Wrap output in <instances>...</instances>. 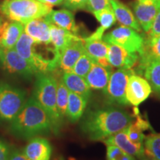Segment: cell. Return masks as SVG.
<instances>
[{
    "label": "cell",
    "mask_w": 160,
    "mask_h": 160,
    "mask_svg": "<svg viewBox=\"0 0 160 160\" xmlns=\"http://www.w3.org/2000/svg\"><path fill=\"white\" fill-rule=\"evenodd\" d=\"M128 137L131 142L134 143H143L145 139V136L143 131H141L134 123H131L125 129Z\"/></svg>",
    "instance_id": "31"
},
{
    "label": "cell",
    "mask_w": 160,
    "mask_h": 160,
    "mask_svg": "<svg viewBox=\"0 0 160 160\" xmlns=\"http://www.w3.org/2000/svg\"><path fill=\"white\" fill-rule=\"evenodd\" d=\"M69 91L67 87L63 83L61 79L57 82V105L59 114L62 119H64V117H66V111H67L68 102Z\"/></svg>",
    "instance_id": "28"
},
{
    "label": "cell",
    "mask_w": 160,
    "mask_h": 160,
    "mask_svg": "<svg viewBox=\"0 0 160 160\" xmlns=\"http://www.w3.org/2000/svg\"><path fill=\"white\" fill-rule=\"evenodd\" d=\"M152 88L148 80L133 73L129 77L126 88V97L129 104L137 107L151 93Z\"/></svg>",
    "instance_id": "10"
},
{
    "label": "cell",
    "mask_w": 160,
    "mask_h": 160,
    "mask_svg": "<svg viewBox=\"0 0 160 160\" xmlns=\"http://www.w3.org/2000/svg\"><path fill=\"white\" fill-rule=\"evenodd\" d=\"M133 119L126 111L111 106L88 111L82 120L80 128L91 141H103L125 130L133 122Z\"/></svg>",
    "instance_id": "1"
},
{
    "label": "cell",
    "mask_w": 160,
    "mask_h": 160,
    "mask_svg": "<svg viewBox=\"0 0 160 160\" xmlns=\"http://www.w3.org/2000/svg\"><path fill=\"white\" fill-rule=\"evenodd\" d=\"M93 13L97 21L99 22L100 26L103 28L105 31L110 28L112 25H114L117 21L111 6L108 8L102 10V11L93 12Z\"/></svg>",
    "instance_id": "30"
},
{
    "label": "cell",
    "mask_w": 160,
    "mask_h": 160,
    "mask_svg": "<svg viewBox=\"0 0 160 160\" xmlns=\"http://www.w3.org/2000/svg\"><path fill=\"white\" fill-rule=\"evenodd\" d=\"M0 65L6 73L23 79H30L37 74L31 64L21 57L14 48H0Z\"/></svg>",
    "instance_id": "9"
},
{
    "label": "cell",
    "mask_w": 160,
    "mask_h": 160,
    "mask_svg": "<svg viewBox=\"0 0 160 160\" xmlns=\"http://www.w3.org/2000/svg\"><path fill=\"white\" fill-rule=\"evenodd\" d=\"M144 76L151 88L160 97V61H153L146 66Z\"/></svg>",
    "instance_id": "26"
},
{
    "label": "cell",
    "mask_w": 160,
    "mask_h": 160,
    "mask_svg": "<svg viewBox=\"0 0 160 160\" xmlns=\"http://www.w3.org/2000/svg\"><path fill=\"white\" fill-rule=\"evenodd\" d=\"M37 1L52 8L53 6L62 5L63 3L64 0H37Z\"/></svg>",
    "instance_id": "40"
},
{
    "label": "cell",
    "mask_w": 160,
    "mask_h": 160,
    "mask_svg": "<svg viewBox=\"0 0 160 160\" xmlns=\"http://www.w3.org/2000/svg\"><path fill=\"white\" fill-rule=\"evenodd\" d=\"M145 154L151 160H160V133H151L145 137Z\"/></svg>",
    "instance_id": "27"
},
{
    "label": "cell",
    "mask_w": 160,
    "mask_h": 160,
    "mask_svg": "<svg viewBox=\"0 0 160 160\" xmlns=\"http://www.w3.org/2000/svg\"><path fill=\"white\" fill-rule=\"evenodd\" d=\"M61 79L70 92L81 95L88 100L91 97V88L86 82L85 78L79 77L73 72H64Z\"/></svg>",
    "instance_id": "23"
},
{
    "label": "cell",
    "mask_w": 160,
    "mask_h": 160,
    "mask_svg": "<svg viewBox=\"0 0 160 160\" xmlns=\"http://www.w3.org/2000/svg\"><path fill=\"white\" fill-rule=\"evenodd\" d=\"M25 31L24 24L17 21L4 22L0 26V48H13Z\"/></svg>",
    "instance_id": "16"
},
{
    "label": "cell",
    "mask_w": 160,
    "mask_h": 160,
    "mask_svg": "<svg viewBox=\"0 0 160 160\" xmlns=\"http://www.w3.org/2000/svg\"><path fill=\"white\" fill-rule=\"evenodd\" d=\"M8 160H31L22 151L15 149L11 151Z\"/></svg>",
    "instance_id": "39"
},
{
    "label": "cell",
    "mask_w": 160,
    "mask_h": 160,
    "mask_svg": "<svg viewBox=\"0 0 160 160\" xmlns=\"http://www.w3.org/2000/svg\"><path fill=\"white\" fill-rule=\"evenodd\" d=\"M85 51L84 39L75 40L61 52L59 68L66 73L72 72L76 62Z\"/></svg>",
    "instance_id": "15"
},
{
    "label": "cell",
    "mask_w": 160,
    "mask_h": 160,
    "mask_svg": "<svg viewBox=\"0 0 160 160\" xmlns=\"http://www.w3.org/2000/svg\"><path fill=\"white\" fill-rule=\"evenodd\" d=\"M139 65L134 70L136 74L142 75L146 66L153 61H160V35L145 39L142 53L139 55Z\"/></svg>",
    "instance_id": "13"
},
{
    "label": "cell",
    "mask_w": 160,
    "mask_h": 160,
    "mask_svg": "<svg viewBox=\"0 0 160 160\" xmlns=\"http://www.w3.org/2000/svg\"><path fill=\"white\" fill-rule=\"evenodd\" d=\"M25 101L26 93L22 89L0 81V121L11 122Z\"/></svg>",
    "instance_id": "6"
},
{
    "label": "cell",
    "mask_w": 160,
    "mask_h": 160,
    "mask_svg": "<svg viewBox=\"0 0 160 160\" xmlns=\"http://www.w3.org/2000/svg\"><path fill=\"white\" fill-rule=\"evenodd\" d=\"M112 73V68H106L93 62L85 79L91 89L105 91Z\"/></svg>",
    "instance_id": "18"
},
{
    "label": "cell",
    "mask_w": 160,
    "mask_h": 160,
    "mask_svg": "<svg viewBox=\"0 0 160 160\" xmlns=\"http://www.w3.org/2000/svg\"><path fill=\"white\" fill-rule=\"evenodd\" d=\"M80 37L67 30L62 29L51 23V44L60 53L75 40Z\"/></svg>",
    "instance_id": "25"
},
{
    "label": "cell",
    "mask_w": 160,
    "mask_h": 160,
    "mask_svg": "<svg viewBox=\"0 0 160 160\" xmlns=\"http://www.w3.org/2000/svg\"><path fill=\"white\" fill-rule=\"evenodd\" d=\"M85 48L86 52L94 60L95 62L104 67L112 68L108 59V44L102 39L85 41Z\"/></svg>",
    "instance_id": "22"
},
{
    "label": "cell",
    "mask_w": 160,
    "mask_h": 160,
    "mask_svg": "<svg viewBox=\"0 0 160 160\" xmlns=\"http://www.w3.org/2000/svg\"><path fill=\"white\" fill-rule=\"evenodd\" d=\"M136 73L134 70L119 68L111 73L107 88L103 91L106 102L111 106L129 105L126 97V88L129 77Z\"/></svg>",
    "instance_id": "7"
},
{
    "label": "cell",
    "mask_w": 160,
    "mask_h": 160,
    "mask_svg": "<svg viewBox=\"0 0 160 160\" xmlns=\"http://www.w3.org/2000/svg\"><path fill=\"white\" fill-rule=\"evenodd\" d=\"M108 59L111 67L132 69L139 62V56L114 44H108Z\"/></svg>",
    "instance_id": "12"
},
{
    "label": "cell",
    "mask_w": 160,
    "mask_h": 160,
    "mask_svg": "<svg viewBox=\"0 0 160 160\" xmlns=\"http://www.w3.org/2000/svg\"><path fill=\"white\" fill-rule=\"evenodd\" d=\"M111 7L109 0H88V11L92 13Z\"/></svg>",
    "instance_id": "33"
},
{
    "label": "cell",
    "mask_w": 160,
    "mask_h": 160,
    "mask_svg": "<svg viewBox=\"0 0 160 160\" xmlns=\"http://www.w3.org/2000/svg\"><path fill=\"white\" fill-rule=\"evenodd\" d=\"M63 5L66 8L71 11H88V0H64Z\"/></svg>",
    "instance_id": "32"
},
{
    "label": "cell",
    "mask_w": 160,
    "mask_h": 160,
    "mask_svg": "<svg viewBox=\"0 0 160 160\" xmlns=\"http://www.w3.org/2000/svg\"><path fill=\"white\" fill-rule=\"evenodd\" d=\"M147 33L148 37H156V36L160 35V5L157 16H156L154 21H153V25H152L148 33Z\"/></svg>",
    "instance_id": "36"
},
{
    "label": "cell",
    "mask_w": 160,
    "mask_h": 160,
    "mask_svg": "<svg viewBox=\"0 0 160 160\" xmlns=\"http://www.w3.org/2000/svg\"><path fill=\"white\" fill-rule=\"evenodd\" d=\"M25 33L38 43L51 44V22L45 17L38 18L25 25Z\"/></svg>",
    "instance_id": "17"
},
{
    "label": "cell",
    "mask_w": 160,
    "mask_h": 160,
    "mask_svg": "<svg viewBox=\"0 0 160 160\" xmlns=\"http://www.w3.org/2000/svg\"><path fill=\"white\" fill-rule=\"evenodd\" d=\"M94 62V60L85 51L76 62L72 72L79 77L85 78L91 70L92 65Z\"/></svg>",
    "instance_id": "29"
},
{
    "label": "cell",
    "mask_w": 160,
    "mask_h": 160,
    "mask_svg": "<svg viewBox=\"0 0 160 160\" xmlns=\"http://www.w3.org/2000/svg\"><path fill=\"white\" fill-rule=\"evenodd\" d=\"M103 41L108 44H114L132 53H142L145 39L139 32L131 28L119 26L107 34L104 35Z\"/></svg>",
    "instance_id": "8"
},
{
    "label": "cell",
    "mask_w": 160,
    "mask_h": 160,
    "mask_svg": "<svg viewBox=\"0 0 160 160\" xmlns=\"http://www.w3.org/2000/svg\"><path fill=\"white\" fill-rule=\"evenodd\" d=\"M125 152L115 145H107L106 160H119Z\"/></svg>",
    "instance_id": "34"
},
{
    "label": "cell",
    "mask_w": 160,
    "mask_h": 160,
    "mask_svg": "<svg viewBox=\"0 0 160 160\" xmlns=\"http://www.w3.org/2000/svg\"><path fill=\"white\" fill-rule=\"evenodd\" d=\"M119 160H137V159H136L135 157H133V156L128 154V153H125L122 156L121 158H120Z\"/></svg>",
    "instance_id": "41"
},
{
    "label": "cell",
    "mask_w": 160,
    "mask_h": 160,
    "mask_svg": "<svg viewBox=\"0 0 160 160\" xmlns=\"http://www.w3.org/2000/svg\"><path fill=\"white\" fill-rule=\"evenodd\" d=\"M142 160H151V159H149V158H144V159H142Z\"/></svg>",
    "instance_id": "43"
},
{
    "label": "cell",
    "mask_w": 160,
    "mask_h": 160,
    "mask_svg": "<svg viewBox=\"0 0 160 160\" xmlns=\"http://www.w3.org/2000/svg\"><path fill=\"white\" fill-rule=\"evenodd\" d=\"M160 0H147L145 2H136L133 11L140 27L146 33H148L153 25L159 10Z\"/></svg>",
    "instance_id": "11"
},
{
    "label": "cell",
    "mask_w": 160,
    "mask_h": 160,
    "mask_svg": "<svg viewBox=\"0 0 160 160\" xmlns=\"http://www.w3.org/2000/svg\"><path fill=\"white\" fill-rule=\"evenodd\" d=\"M138 2H145L147 1V0H137Z\"/></svg>",
    "instance_id": "44"
},
{
    "label": "cell",
    "mask_w": 160,
    "mask_h": 160,
    "mask_svg": "<svg viewBox=\"0 0 160 160\" xmlns=\"http://www.w3.org/2000/svg\"><path fill=\"white\" fill-rule=\"evenodd\" d=\"M37 75L33 97L48 115L52 124V131L58 134L63 122L59 114L57 105L58 79L50 73Z\"/></svg>",
    "instance_id": "4"
},
{
    "label": "cell",
    "mask_w": 160,
    "mask_h": 160,
    "mask_svg": "<svg viewBox=\"0 0 160 160\" xmlns=\"http://www.w3.org/2000/svg\"><path fill=\"white\" fill-rule=\"evenodd\" d=\"M22 151L31 160H51L52 147L47 139L34 137L30 140Z\"/></svg>",
    "instance_id": "19"
},
{
    "label": "cell",
    "mask_w": 160,
    "mask_h": 160,
    "mask_svg": "<svg viewBox=\"0 0 160 160\" xmlns=\"http://www.w3.org/2000/svg\"><path fill=\"white\" fill-rule=\"evenodd\" d=\"M105 31V30L100 26V27H99L97 30H96L95 32H93V33H92L91 35H90L89 37L85 38L84 40H85V41H93V40L102 39Z\"/></svg>",
    "instance_id": "38"
},
{
    "label": "cell",
    "mask_w": 160,
    "mask_h": 160,
    "mask_svg": "<svg viewBox=\"0 0 160 160\" xmlns=\"http://www.w3.org/2000/svg\"><path fill=\"white\" fill-rule=\"evenodd\" d=\"M45 18L49 22L61 28L67 30L77 35L78 28L76 24L74 16L68 9L52 11Z\"/></svg>",
    "instance_id": "21"
},
{
    "label": "cell",
    "mask_w": 160,
    "mask_h": 160,
    "mask_svg": "<svg viewBox=\"0 0 160 160\" xmlns=\"http://www.w3.org/2000/svg\"><path fill=\"white\" fill-rule=\"evenodd\" d=\"M10 123L12 134L24 139L52 131L48 115L33 97L26 100L22 108Z\"/></svg>",
    "instance_id": "2"
},
{
    "label": "cell",
    "mask_w": 160,
    "mask_h": 160,
    "mask_svg": "<svg viewBox=\"0 0 160 160\" xmlns=\"http://www.w3.org/2000/svg\"><path fill=\"white\" fill-rule=\"evenodd\" d=\"M17 52L31 64L37 74L51 73L59 68L61 53L53 46L25 40L18 46Z\"/></svg>",
    "instance_id": "3"
},
{
    "label": "cell",
    "mask_w": 160,
    "mask_h": 160,
    "mask_svg": "<svg viewBox=\"0 0 160 160\" xmlns=\"http://www.w3.org/2000/svg\"><path fill=\"white\" fill-rule=\"evenodd\" d=\"M109 2L115 14L116 19L120 25L131 28L138 32L142 31V28L136 19L135 15L132 13L128 6L119 0H109Z\"/></svg>",
    "instance_id": "20"
},
{
    "label": "cell",
    "mask_w": 160,
    "mask_h": 160,
    "mask_svg": "<svg viewBox=\"0 0 160 160\" xmlns=\"http://www.w3.org/2000/svg\"><path fill=\"white\" fill-rule=\"evenodd\" d=\"M4 22H5V21H4L2 18V17H0V26L2 25V23Z\"/></svg>",
    "instance_id": "42"
},
{
    "label": "cell",
    "mask_w": 160,
    "mask_h": 160,
    "mask_svg": "<svg viewBox=\"0 0 160 160\" xmlns=\"http://www.w3.org/2000/svg\"><path fill=\"white\" fill-rule=\"evenodd\" d=\"M134 113L137 115V119H136L135 122H133L137 126L141 131H146V130L151 129V125L148 122V121L146 119H144L141 116L139 115V112L138 108H134Z\"/></svg>",
    "instance_id": "35"
},
{
    "label": "cell",
    "mask_w": 160,
    "mask_h": 160,
    "mask_svg": "<svg viewBox=\"0 0 160 160\" xmlns=\"http://www.w3.org/2000/svg\"><path fill=\"white\" fill-rule=\"evenodd\" d=\"M51 11V7L37 0H5L0 5V11L8 19L24 25L33 19L46 17Z\"/></svg>",
    "instance_id": "5"
},
{
    "label": "cell",
    "mask_w": 160,
    "mask_h": 160,
    "mask_svg": "<svg viewBox=\"0 0 160 160\" xmlns=\"http://www.w3.org/2000/svg\"><path fill=\"white\" fill-rule=\"evenodd\" d=\"M11 148L2 139H0V160H8Z\"/></svg>",
    "instance_id": "37"
},
{
    "label": "cell",
    "mask_w": 160,
    "mask_h": 160,
    "mask_svg": "<svg viewBox=\"0 0 160 160\" xmlns=\"http://www.w3.org/2000/svg\"><path fill=\"white\" fill-rule=\"evenodd\" d=\"M88 101V100L81 95L69 91L66 117L71 122H77L82 117Z\"/></svg>",
    "instance_id": "24"
},
{
    "label": "cell",
    "mask_w": 160,
    "mask_h": 160,
    "mask_svg": "<svg viewBox=\"0 0 160 160\" xmlns=\"http://www.w3.org/2000/svg\"><path fill=\"white\" fill-rule=\"evenodd\" d=\"M106 145H115L122 151L135 157H145V148L143 143H134L128 137L125 130L119 131L103 140Z\"/></svg>",
    "instance_id": "14"
},
{
    "label": "cell",
    "mask_w": 160,
    "mask_h": 160,
    "mask_svg": "<svg viewBox=\"0 0 160 160\" xmlns=\"http://www.w3.org/2000/svg\"><path fill=\"white\" fill-rule=\"evenodd\" d=\"M56 160H63V159H62V158L59 157V158H57V159H56Z\"/></svg>",
    "instance_id": "45"
}]
</instances>
